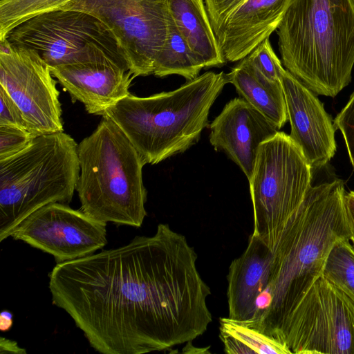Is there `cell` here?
Returning <instances> with one entry per match:
<instances>
[{
	"label": "cell",
	"mask_w": 354,
	"mask_h": 354,
	"mask_svg": "<svg viewBox=\"0 0 354 354\" xmlns=\"http://www.w3.org/2000/svg\"><path fill=\"white\" fill-rule=\"evenodd\" d=\"M10 236L51 254L57 264L102 249L107 243L106 223L67 204L52 203L24 218Z\"/></svg>",
	"instance_id": "obj_12"
},
{
	"label": "cell",
	"mask_w": 354,
	"mask_h": 354,
	"mask_svg": "<svg viewBox=\"0 0 354 354\" xmlns=\"http://www.w3.org/2000/svg\"><path fill=\"white\" fill-rule=\"evenodd\" d=\"M227 83L237 93L280 129L288 120L285 95L281 81L262 75L248 57L226 73Z\"/></svg>",
	"instance_id": "obj_19"
},
{
	"label": "cell",
	"mask_w": 354,
	"mask_h": 354,
	"mask_svg": "<svg viewBox=\"0 0 354 354\" xmlns=\"http://www.w3.org/2000/svg\"><path fill=\"white\" fill-rule=\"evenodd\" d=\"M6 39L35 50L50 67L115 62L128 69L107 26L82 11L57 9L38 14L15 27Z\"/></svg>",
	"instance_id": "obj_8"
},
{
	"label": "cell",
	"mask_w": 354,
	"mask_h": 354,
	"mask_svg": "<svg viewBox=\"0 0 354 354\" xmlns=\"http://www.w3.org/2000/svg\"><path fill=\"white\" fill-rule=\"evenodd\" d=\"M77 148L60 131L36 136L20 152L0 160V242L41 207L71 201L80 172Z\"/></svg>",
	"instance_id": "obj_6"
},
{
	"label": "cell",
	"mask_w": 354,
	"mask_h": 354,
	"mask_svg": "<svg viewBox=\"0 0 354 354\" xmlns=\"http://www.w3.org/2000/svg\"><path fill=\"white\" fill-rule=\"evenodd\" d=\"M340 179L310 186L272 251L268 285L257 302L253 319L244 322L272 337L295 305L322 275L326 258L339 241H350Z\"/></svg>",
	"instance_id": "obj_2"
},
{
	"label": "cell",
	"mask_w": 354,
	"mask_h": 354,
	"mask_svg": "<svg viewBox=\"0 0 354 354\" xmlns=\"http://www.w3.org/2000/svg\"><path fill=\"white\" fill-rule=\"evenodd\" d=\"M12 314L8 310H3L0 315V329L5 332L10 330L13 324Z\"/></svg>",
	"instance_id": "obj_30"
},
{
	"label": "cell",
	"mask_w": 354,
	"mask_h": 354,
	"mask_svg": "<svg viewBox=\"0 0 354 354\" xmlns=\"http://www.w3.org/2000/svg\"><path fill=\"white\" fill-rule=\"evenodd\" d=\"M344 206L350 232V241L354 247V191L345 192Z\"/></svg>",
	"instance_id": "obj_28"
},
{
	"label": "cell",
	"mask_w": 354,
	"mask_h": 354,
	"mask_svg": "<svg viewBox=\"0 0 354 354\" xmlns=\"http://www.w3.org/2000/svg\"><path fill=\"white\" fill-rule=\"evenodd\" d=\"M209 142L223 151L240 167L249 180L260 145L279 129L243 98L228 102L209 124Z\"/></svg>",
	"instance_id": "obj_15"
},
{
	"label": "cell",
	"mask_w": 354,
	"mask_h": 354,
	"mask_svg": "<svg viewBox=\"0 0 354 354\" xmlns=\"http://www.w3.org/2000/svg\"><path fill=\"white\" fill-rule=\"evenodd\" d=\"M185 236L167 224L151 236L57 263L53 304L104 354H142L191 342L212 321L210 289Z\"/></svg>",
	"instance_id": "obj_1"
},
{
	"label": "cell",
	"mask_w": 354,
	"mask_h": 354,
	"mask_svg": "<svg viewBox=\"0 0 354 354\" xmlns=\"http://www.w3.org/2000/svg\"><path fill=\"white\" fill-rule=\"evenodd\" d=\"M0 353H14V354H26L27 352L24 348L19 346L17 342L6 339L3 337L0 338Z\"/></svg>",
	"instance_id": "obj_29"
},
{
	"label": "cell",
	"mask_w": 354,
	"mask_h": 354,
	"mask_svg": "<svg viewBox=\"0 0 354 354\" xmlns=\"http://www.w3.org/2000/svg\"><path fill=\"white\" fill-rule=\"evenodd\" d=\"M272 261V251L252 234L245 251L229 267L228 317L242 322L254 317L257 300L269 283Z\"/></svg>",
	"instance_id": "obj_17"
},
{
	"label": "cell",
	"mask_w": 354,
	"mask_h": 354,
	"mask_svg": "<svg viewBox=\"0 0 354 354\" xmlns=\"http://www.w3.org/2000/svg\"><path fill=\"white\" fill-rule=\"evenodd\" d=\"M226 84L223 71H208L171 91L148 97L130 93L102 115L118 125L145 165L158 164L198 142Z\"/></svg>",
	"instance_id": "obj_4"
},
{
	"label": "cell",
	"mask_w": 354,
	"mask_h": 354,
	"mask_svg": "<svg viewBox=\"0 0 354 354\" xmlns=\"http://www.w3.org/2000/svg\"><path fill=\"white\" fill-rule=\"evenodd\" d=\"M77 151L80 172L75 190L81 210L104 223L140 227L147 216L145 163L118 125L102 115Z\"/></svg>",
	"instance_id": "obj_5"
},
{
	"label": "cell",
	"mask_w": 354,
	"mask_h": 354,
	"mask_svg": "<svg viewBox=\"0 0 354 354\" xmlns=\"http://www.w3.org/2000/svg\"><path fill=\"white\" fill-rule=\"evenodd\" d=\"M322 276L354 304V247L348 239L337 241L331 248Z\"/></svg>",
	"instance_id": "obj_22"
},
{
	"label": "cell",
	"mask_w": 354,
	"mask_h": 354,
	"mask_svg": "<svg viewBox=\"0 0 354 354\" xmlns=\"http://www.w3.org/2000/svg\"><path fill=\"white\" fill-rule=\"evenodd\" d=\"M36 136L19 127L0 125V160L6 159L27 147Z\"/></svg>",
	"instance_id": "obj_25"
},
{
	"label": "cell",
	"mask_w": 354,
	"mask_h": 354,
	"mask_svg": "<svg viewBox=\"0 0 354 354\" xmlns=\"http://www.w3.org/2000/svg\"><path fill=\"white\" fill-rule=\"evenodd\" d=\"M203 68L169 15L167 37L155 59L153 75L159 77L178 75L189 81L197 77Z\"/></svg>",
	"instance_id": "obj_21"
},
{
	"label": "cell",
	"mask_w": 354,
	"mask_h": 354,
	"mask_svg": "<svg viewBox=\"0 0 354 354\" xmlns=\"http://www.w3.org/2000/svg\"><path fill=\"white\" fill-rule=\"evenodd\" d=\"M0 125L12 126L28 130L27 124L19 107L1 86Z\"/></svg>",
	"instance_id": "obj_27"
},
{
	"label": "cell",
	"mask_w": 354,
	"mask_h": 354,
	"mask_svg": "<svg viewBox=\"0 0 354 354\" xmlns=\"http://www.w3.org/2000/svg\"><path fill=\"white\" fill-rule=\"evenodd\" d=\"M169 14L204 68L226 61L220 50L203 0H167Z\"/></svg>",
	"instance_id": "obj_18"
},
{
	"label": "cell",
	"mask_w": 354,
	"mask_h": 354,
	"mask_svg": "<svg viewBox=\"0 0 354 354\" xmlns=\"http://www.w3.org/2000/svg\"><path fill=\"white\" fill-rule=\"evenodd\" d=\"M73 0H0V40L17 25L38 14L57 10Z\"/></svg>",
	"instance_id": "obj_23"
},
{
	"label": "cell",
	"mask_w": 354,
	"mask_h": 354,
	"mask_svg": "<svg viewBox=\"0 0 354 354\" xmlns=\"http://www.w3.org/2000/svg\"><path fill=\"white\" fill-rule=\"evenodd\" d=\"M333 122L336 129H338L343 135L349 158L354 168V92Z\"/></svg>",
	"instance_id": "obj_26"
},
{
	"label": "cell",
	"mask_w": 354,
	"mask_h": 354,
	"mask_svg": "<svg viewBox=\"0 0 354 354\" xmlns=\"http://www.w3.org/2000/svg\"><path fill=\"white\" fill-rule=\"evenodd\" d=\"M247 57L266 77L272 81H280L284 68L273 50L269 38L260 43Z\"/></svg>",
	"instance_id": "obj_24"
},
{
	"label": "cell",
	"mask_w": 354,
	"mask_h": 354,
	"mask_svg": "<svg viewBox=\"0 0 354 354\" xmlns=\"http://www.w3.org/2000/svg\"><path fill=\"white\" fill-rule=\"evenodd\" d=\"M219 337L224 351L229 354H292L289 348L245 324L230 317H221Z\"/></svg>",
	"instance_id": "obj_20"
},
{
	"label": "cell",
	"mask_w": 354,
	"mask_h": 354,
	"mask_svg": "<svg viewBox=\"0 0 354 354\" xmlns=\"http://www.w3.org/2000/svg\"><path fill=\"white\" fill-rule=\"evenodd\" d=\"M277 30L283 66L315 94L333 97L351 82L354 0H292Z\"/></svg>",
	"instance_id": "obj_3"
},
{
	"label": "cell",
	"mask_w": 354,
	"mask_h": 354,
	"mask_svg": "<svg viewBox=\"0 0 354 354\" xmlns=\"http://www.w3.org/2000/svg\"><path fill=\"white\" fill-rule=\"evenodd\" d=\"M50 66L34 49L0 40V86L35 136L63 131L59 93Z\"/></svg>",
	"instance_id": "obj_11"
},
{
	"label": "cell",
	"mask_w": 354,
	"mask_h": 354,
	"mask_svg": "<svg viewBox=\"0 0 354 354\" xmlns=\"http://www.w3.org/2000/svg\"><path fill=\"white\" fill-rule=\"evenodd\" d=\"M280 81L290 123V136L311 168H321L336 152L334 122L315 93L285 68Z\"/></svg>",
	"instance_id": "obj_14"
},
{
	"label": "cell",
	"mask_w": 354,
	"mask_h": 354,
	"mask_svg": "<svg viewBox=\"0 0 354 354\" xmlns=\"http://www.w3.org/2000/svg\"><path fill=\"white\" fill-rule=\"evenodd\" d=\"M54 77L73 100L82 102L88 113L104 111L130 94L133 78L125 67L115 62H89L50 67Z\"/></svg>",
	"instance_id": "obj_16"
},
{
	"label": "cell",
	"mask_w": 354,
	"mask_h": 354,
	"mask_svg": "<svg viewBox=\"0 0 354 354\" xmlns=\"http://www.w3.org/2000/svg\"><path fill=\"white\" fill-rule=\"evenodd\" d=\"M248 181L252 234L273 251L311 186L312 168L290 135L279 131L260 145Z\"/></svg>",
	"instance_id": "obj_7"
},
{
	"label": "cell",
	"mask_w": 354,
	"mask_h": 354,
	"mask_svg": "<svg viewBox=\"0 0 354 354\" xmlns=\"http://www.w3.org/2000/svg\"><path fill=\"white\" fill-rule=\"evenodd\" d=\"M274 338L292 354H354V304L322 275L295 305Z\"/></svg>",
	"instance_id": "obj_9"
},
{
	"label": "cell",
	"mask_w": 354,
	"mask_h": 354,
	"mask_svg": "<svg viewBox=\"0 0 354 354\" xmlns=\"http://www.w3.org/2000/svg\"><path fill=\"white\" fill-rule=\"evenodd\" d=\"M226 62L241 61L277 29L292 0H203Z\"/></svg>",
	"instance_id": "obj_13"
},
{
	"label": "cell",
	"mask_w": 354,
	"mask_h": 354,
	"mask_svg": "<svg viewBox=\"0 0 354 354\" xmlns=\"http://www.w3.org/2000/svg\"><path fill=\"white\" fill-rule=\"evenodd\" d=\"M59 9L95 17L113 35L132 75L153 74L168 35L167 0H73Z\"/></svg>",
	"instance_id": "obj_10"
}]
</instances>
